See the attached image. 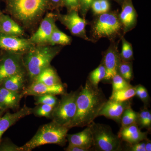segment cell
Returning <instances> with one entry per match:
<instances>
[{
    "label": "cell",
    "mask_w": 151,
    "mask_h": 151,
    "mask_svg": "<svg viewBox=\"0 0 151 151\" xmlns=\"http://www.w3.org/2000/svg\"><path fill=\"white\" fill-rule=\"evenodd\" d=\"M107 100L102 89L87 79L84 86L79 88L76 99V113L68 127L70 129L89 126L98 117L99 111Z\"/></svg>",
    "instance_id": "1"
},
{
    "label": "cell",
    "mask_w": 151,
    "mask_h": 151,
    "mask_svg": "<svg viewBox=\"0 0 151 151\" xmlns=\"http://www.w3.org/2000/svg\"><path fill=\"white\" fill-rule=\"evenodd\" d=\"M60 50L59 47L37 45L25 53L23 62L30 83L42 70L50 65L52 60Z\"/></svg>",
    "instance_id": "2"
},
{
    "label": "cell",
    "mask_w": 151,
    "mask_h": 151,
    "mask_svg": "<svg viewBox=\"0 0 151 151\" xmlns=\"http://www.w3.org/2000/svg\"><path fill=\"white\" fill-rule=\"evenodd\" d=\"M117 11H110L96 15L91 24V37L95 42L102 38L115 41L124 36L123 27Z\"/></svg>",
    "instance_id": "3"
},
{
    "label": "cell",
    "mask_w": 151,
    "mask_h": 151,
    "mask_svg": "<svg viewBox=\"0 0 151 151\" xmlns=\"http://www.w3.org/2000/svg\"><path fill=\"white\" fill-rule=\"evenodd\" d=\"M69 130L67 127L52 121L41 127L29 141L20 147V151H31L47 144L64 146L67 141L66 136Z\"/></svg>",
    "instance_id": "4"
},
{
    "label": "cell",
    "mask_w": 151,
    "mask_h": 151,
    "mask_svg": "<svg viewBox=\"0 0 151 151\" xmlns=\"http://www.w3.org/2000/svg\"><path fill=\"white\" fill-rule=\"evenodd\" d=\"M49 0H6L8 9L24 25L36 21L45 12Z\"/></svg>",
    "instance_id": "5"
},
{
    "label": "cell",
    "mask_w": 151,
    "mask_h": 151,
    "mask_svg": "<svg viewBox=\"0 0 151 151\" xmlns=\"http://www.w3.org/2000/svg\"><path fill=\"white\" fill-rule=\"evenodd\" d=\"M92 136L93 147L100 151H119L122 150V141L114 134L111 127L94 122L89 125Z\"/></svg>",
    "instance_id": "6"
},
{
    "label": "cell",
    "mask_w": 151,
    "mask_h": 151,
    "mask_svg": "<svg viewBox=\"0 0 151 151\" xmlns=\"http://www.w3.org/2000/svg\"><path fill=\"white\" fill-rule=\"evenodd\" d=\"M79 91V89L61 95V99L59 100L52 113L50 119L52 121L68 127L76 113V99Z\"/></svg>",
    "instance_id": "7"
},
{
    "label": "cell",
    "mask_w": 151,
    "mask_h": 151,
    "mask_svg": "<svg viewBox=\"0 0 151 151\" xmlns=\"http://www.w3.org/2000/svg\"><path fill=\"white\" fill-rule=\"evenodd\" d=\"M78 12L73 10L68 11L66 14H58L56 17L73 35L87 41L93 42L92 40L86 35L85 27L88 24V22L85 19L79 16Z\"/></svg>",
    "instance_id": "8"
},
{
    "label": "cell",
    "mask_w": 151,
    "mask_h": 151,
    "mask_svg": "<svg viewBox=\"0 0 151 151\" xmlns=\"http://www.w3.org/2000/svg\"><path fill=\"white\" fill-rule=\"evenodd\" d=\"M21 55L8 52L0 57V85L9 76L26 70Z\"/></svg>",
    "instance_id": "9"
},
{
    "label": "cell",
    "mask_w": 151,
    "mask_h": 151,
    "mask_svg": "<svg viewBox=\"0 0 151 151\" xmlns=\"http://www.w3.org/2000/svg\"><path fill=\"white\" fill-rule=\"evenodd\" d=\"M119 40L111 42L108 49L103 54V62L105 66L106 74L104 80L111 81L112 78L118 73V67L121 59L118 50Z\"/></svg>",
    "instance_id": "10"
},
{
    "label": "cell",
    "mask_w": 151,
    "mask_h": 151,
    "mask_svg": "<svg viewBox=\"0 0 151 151\" xmlns=\"http://www.w3.org/2000/svg\"><path fill=\"white\" fill-rule=\"evenodd\" d=\"M56 18L55 15L52 13L47 15L37 30L29 39L33 45H44L45 44L48 43L52 33L56 26Z\"/></svg>",
    "instance_id": "11"
},
{
    "label": "cell",
    "mask_w": 151,
    "mask_h": 151,
    "mask_svg": "<svg viewBox=\"0 0 151 151\" xmlns=\"http://www.w3.org/2000/svg\"><path fill=\"white\" fill-rule=\"evenodd\" d=\"M33 46L29 39L0 32V48L8 52L22 54Z\"/></svg>",
    "instance_id": "12"
},
{
    "label": "cell",
    "mask_w": 151,
    "mask_h": 151,
    "mask_svg": "<svg viewBox=\"0 0 151 151\" xmlns=\"http://www.w3.org/2000/svg\"><path fill=\"white\" fill-rule=\"evenodd\" d=\"M131 104L129 100L120 102L109 99L101 108L98 116H105L120 124L122 114L127 108L131 106Z\"/></svg>",
    "instance_id": "13"
},
{
    "label": "cell",
    "mask_w": 151,
    "mask_h": 151,
    "mask_svg": "<svg viewBox=\"0 0 151 151\" xmlns=\"http://www.w3.org/2000/svg\"><path fill=\"white\" fill-rule=\"evenodd\" d=\"M66 92L65 86L63 84L48 86L40 82L33 81L23 92L24 96H40L45 94L62 95Z\"/></svg>",
    "instance_id": "14"
},
{
    "label": "cell",
    "mask_w": 151,
    "mask_h": 151,
    "mask_svg": "<svg viewBox=\"0 0 151 151\" xmlns=\"http://www.w3.org/2000/svg\"><path fill=\"white\" fill-rule=\"evenodd\" d=\"M122 9L119 13V18L123 27L124 34L131 31L136 27L137 22V14L132 0H124Z\"/></svg>",
    "instance_id": "15"
},
{
    "label": "cell",
    "mask_w": 151,
    "mask_h": 151,
    "mask_svg": "<svg viewBox=\"0 0 151 151\" xmlns=\"http://www.w3.org/2000/svg\"><path fill=\"white\" fill-rule=\"evenodd\" d=\"M32 110L33 108L25 105L15 113H11L7 112L0 118V143L4 133L19 120L32 114Z\"/></svg>",
    "instance_id": "16"
},
{
    "label": "cell",
    "mask_w": 151,
    "mask_h": 151,
    "mask_svg": "<svg viewBox=\"0 0 151 151\" xmlns=\"http://www.w3.org/2000/svg\"><path fill=\"white\" fill-rule=\"evenodd\" d=\"M23 97V92H14L0 86V109L6 111L17 109Z\"/></svg>",
    "instance_id": "17"
},
{
    "label": "cell",
    "mask_w": 151,
    "mask_h": 151,
    "mask_svg": "<svg viewBox=\"0 0 151 151\" xmlns=\"http://www.w3.org/2000/svg\"><path fill=\"white\" fill-rule=\"evenodd\" d=\"M66 139L68 143L79 146L83 148L89 150L93 147V136L89 126L83 131L76 134H68Z\"/></svg>",
    "instance_id": "18"
},
{
    "label": "cell",
    "mask_w": 151,
    "mask_h": 151,
    "mask_svg": "<svg viewBox=\"0 0 151 151\" xmlns=\"http://www.w3.org/2000/svg\"><path fill=\"white\" fill-rule=\"evenodd\" d=\"M26 70L14 74L6 78L0 86L11 91L23 92L27 86H25Z\"/></svg>",
    "instance_id": "19"
},
{
    "label": "cell",
    "mask_w": 151,
    "mask_h": 151,
    "mask_svg": "<svg viewBox=\"0 0 151 151\" xmlns=\"http://www.w3.org/2000/svg\"><path fill=\"white\" fill-rule=\"evenodd\" d=\"M0 32L19 37L23 35L24 31L16 22L9 16L0 14Z\"/></svg>",
    "instance_id": "20"
},
{
    "label": "cell",
    "mask_w": 151,
    "mask_h": 151,
    "mask_svg": "<svg viewBox=\"0 0 151 151\" xmlns=\"http://www.w3.org/2000/svg\"><path fill=\"white\" fill-rule=\"evenodd\" d=\"M33 81L40 82L48 86L62 84L61 79L56 71L51 65L42 70Z\"/></svg>",
    "instance_id": "21"
},
{
    "label": "cell",
    "mask_w": 151,
    "mask_h": 151,
    "mask_svg": "<svg viewBox=\"0 0 151 151\" xmlns=\"http://www.w3.org/2000/svg\"><path fill=\"white\" fill-rule=\"evenodd\" d=\"M71 42V37L62 32L55 26L50 38L48 43L52 45H65L70 44Z\"/></svg>",
    "instance_id": "22"
},
{
    "label": "cell",
    "mask_w": 151,
    "mask_h": 151,
    "mask_svg": "<svg viewBox=\"0 0 151 151\" xmlns=\"http://www.w3.org/2000/svg\"><path fill=\"white\" fill-rule=\"evenodd\" d=\"M136 86H132L121 90L112 92L109 99L120 102L127 101L136 96Z\"/></svg>",
    "instance_id": "23"
},
{
    "label": "cell",
    "mask_w": 151,
    "mask_h": 151,
    "mask_svg": "<svg viewBox=\"0 0 151 151\" xmlns=\"http://www.w3.org/2000/svg\"><path fill=\"white\" fill-rule=\"evenodd\" d=\"M138 113L135 112L131 106L127 108L122 114L121 118V128L129 126L132 124H137Z\"/></svg>",
    "instance_id": "24"
},
{
    "label": "cell",
    "mask_w": 151,
    "mask_h": 151,
    "mask_svg": "<svg viewBox=\"0 0 151 151\" xmlns=\"http://www.w3.org/2000/svg\"><path fill=\"white\" fill-rule=\"evenodd\" d=\"M118 73L130 83L133 78L132 61H123L121 60L118 67Z\"/></svg>",
    "instance_id": "25"
},
{
    "label": "cell",
    "mask_w": 151,
    "mask_h": 151,
    "mask_svg": "<svg viewBox=\"0 0 151 151\" xmlns=\"http://www.w3.org/2000/svg\"><path fill=\"white\" fill-rule=\"evenodd\" d=\"M105 74V66L102 62L97 68L89 73L88 80L94 86L98 87L99 83L104 80Z\"/></svg>",
    "instance_id": "26"
},
{
    "label": "cell",
    "mask_w": 151,
    "mask_h": 151,
    "mask_svg": "<svg viewBox=\"0 0 151 151\" xmlns=\"http://www.w3.org/2000/svg\"><path fill=\"white\" fill-rule=\"evenodd\" d=\"M122 41V51L119 53L120 58L125 61H132L134 59V52L132 44L128 42L124 36L121 38Z\"/></svg>",
    "instance_id": "27"
},
{
    "label": "cell",
    "mask_w": 151,
    "mask_h": 151,
    "mask_svg": "<svg viewBox=\"0 0 151 151\" xmlns=\"http://www.w3.org/2000/svg\"><path fill=\"white\" fill-rule=\"evenodd\" d=\"M137 124L140 129H146L149 131L151 128V113L147 108L142 109L138 113Z\"/></svg>",
    "instance_id": "28"
},
{
    "label": "cell",
    "mask_w": 151,
    "mask_h": 151,
    "mask_svg": "<svg viewBox=\"0 0 151 151\" xmlns=\"http://www.w3.org/2000/svg\"><path fill=\"white\" fill-rule=\"evenodd\" d=\"M54 108L50 105L45 104L36 105L35 108H33L32 114L37 117H45L50 119Z\"/></svg>",
    "instance_id": "29"
},
{
    "label": "cell",
    "mask_w": 151,
    "mask_h": 151,
    "mask_svg": "<svg viewBox=\"0 0 151 151\" xmlns=\"http://www.w3.org/2000/svg\"><path fill=\"white\" fill-rule=\"evenodd\" d=\"M34 97L35 99V104L36 105L40 104H45L55 107L59 101V100L58 99L55 95L52 94H45Z\"/></svg>",
    "instance_id": "30"
},
{
    "label": "cell",
    "mask_w": 151,
    "mask_h": 151,
    "mask_svg": "<svg viewBox=\"0 0 151 151\" xmlns=\"http://www.w3.org/2000/svg\"><path fill=\"white\" fill-rule=\"evenodd\" d=\"M112 81L113 91H118L132 86L129 82L126 81L119 73H117L112 78Z\"/></svg>",
    "instance_id": "31"
},
{
    "label": "cell",
    "mask_w": 151,
    "mask_h": 151,
    "mask_svg": "<svg viewBox=\"0 0 151 151\" xmlns=\"http://www.w3.org/2000/svg\"><path fill=\"white\" fill-rule=\"evenodd\" d=\"M148 132H142L141 130L133 133L122 139L128 144H133L139 142L147 138Z\"/></svg>",
    "instance_id": "32"
},
{
    "label": "cell",
    "mask_w": 151,
    "mask_h": 151,
    "mask_svg": "<svg viewBox=\"0 0 151 151\" xmlns=\"http://www.w3.org/2000/svg\"><path fill=\"white\" fill-rule=\"evenodd\" d=\"M141 130L137 124H132L129 126L121 128L118 133V136L122 139L123 138L132 134L133 133Z\"/></svg>",
    "instance_id": "33"
},
{
    "label": "cell",
    "mask_w": 151,
    "mask_h": 151,
    "mask_svg": "<svg viewBox=\"0 0 151 151\" xmlns=\"http://www.w3.org/2000/svg\"><path fill=\"white\" fill-rule=\"evenodd\" d=\"M136 88V96L140 98L143 103L147 105L149 100V95L147 89L141 84L137 85Z\"/></svg>",
    "instance_id": "34"
},
{
    "label": "cell",
    "mask_w": 151,
    "mask_h": 151,
    "mask_svg": "<svg viewBox=\"0 0 151 151\" xmlns=\"http://www.w3.org/2000/svg\"><path fill=\"white\" fill-rule=\"evenodd\" d=\"M94 0H79V8L81 16L85 18L87 12L91 9V6Z\"/></svg>",
    "instance_id": "35"
},
{
    "label": "cell",
    "mask_w": 151,
    "mask_h": 151,
    "mask_svg": "<svg viewBox=\"0 0 151 151\" xmlns=\"http://www.w3.org/2000/svg\"><path fill=\"white\" fill-rule=\"evenodd\" d=\"M62 6L70 11L75 10L79 11V0H62Z\"/></svg>",
    "instance_id": "36"
},
{
    "label": "cell",
    "mask_w": 151,
    "mask_h": 151,
    "mask_svg": "<svg viewBox=\"0 0 151 151\" xmlns=\"http://www.w3.org/2000/svg\"><path fill=\"white\" fill-rule=\"evenodd\" d=\"M0 151H20V147L11 142H1Z\"/></svg>",
    "instance_id": "37"
},
{
    "label": "cell",
    "mask_w": 151,
    "mask_h": 151,
    "mask_svg": "<svg viewBox=\"0 0 151 151\" xmlns=\"http://www.w3.org/2000/svg\"><path fill=\"white\" fill-rule=\"evenodd\" d=\"M128 144V143H127ZM146 144V139L139 142L135 144H128V150L130 151H146L145 146Z\"/></svg>",
    "instance_id": "38"
},
{
    "label": "cell",
    "mask_w": 151,
    "mask_h": 151,
    "mask_svg": "<svg viewBox=\"0 0 151 151\" xmlns=\"http://www.w3.org/2000/svg\"><path fill=\"white\" fill-rule=\"evenodd\" d=\"M91 8L92 9L93 13L95 16L102 14L100 0H94L91 5Z\"/></svg>",
    "instance_id": "39"
},
{
    "label": "cell",
    "mask_w": 151,
    "mask_h": 151,
    "mask_svg": "<svg viewBox=\"0 0 151 151\" xmlns=\"http://www.w3.org/2000/svg\"><path fill=\"white\" fill-rule=\"evenodd\" d=\"M100 2L102 14L109 12L110 5L108 0H100Z\"/></svg>",
    "instance_id": "40"
},
{
    "label": "cell",
    "mask_w": 151,
    "mask_h": 151,
    "mask_svg": "<svg viewBox=\"0 0 151 151\" xmlns=\"http://www.w3.org/2000/svg\"><path fill=\"white\" fill-rule=\"evenodd\" d=\"M66 151H89V150H86L81 148L79 146L75 145L68 144V145L66 148L64 149Z\"/></svg>",
    "instance_id": "41"
},
{
    "label": "cell",
    "mask_w": 151,
    "mask_h": 151,
    "mask_svg": "<svg viewBox=\"0 0 151 151\" xmlns=\"http://www.w3.org/2000/svg\"><path fill=\"white\" fill-rule=\"evenodd\" d=\"M49 3L55 8H58L62 6V0H49Z\"/></svg>",
    "instance_id": "42"
},
{
    "label": "cell",
    "mask_w": 151,
    "mask_h": 151,
    "mask_svg": "<svg viewBox=\"0 0 151 151\" xmlns=\"http://www.w3.org/2000/svg\"><path fill=\"white\" fill-rule=\"evenodd\" d=\"M146 151H151V142L147 138L146 139V144L145 146Z\"/></svg>",
    "instance_id": "43"
},
{
    "label": "cell",
    "mask_w": 151,
    "mask_h": 151,
    "mask_svg": "<svg viewBox=\"0 0 151 151\" xmlns=\"http://www.w3.org/2000/svg\"><path fill=\"white\" fill-rule=\"evenodd\" d=\"M113 1H115L116 2L118 3L120 5H122V4L124 2V0H113Z\"/></svg>",
    "instance_id": "44"
},
{
    "label": "cell",
    "mask_w": 151,
    "mask_h": 151,
    "mask_svg": "<svg viewBox=\"0 0 151 151\" xmlns=\"http://www.w3.org/2000/svg\"><path fill=\"white\" fill-rule=\"evenodd\" d=\"M5 111H3V110H1V109H0V118L2 116L3 114Z\"/></svg>",
    "instance_id": "45"
}]
</instances>
